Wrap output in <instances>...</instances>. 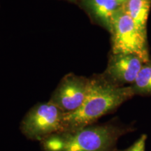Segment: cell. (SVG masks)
I'll return each instance as SVG.
<instances>
[{
    "instance_id": "1",
    "label": "cell",
    "mask_w": 151,
    "mask_h": 151,
    "mask_svg": "<svg viewBox=\"0 0 151 151\" xmlns=\"http://www.w3.org/2000/svg\"><path fill=\"white\" fill-rule=\"evenodd\" d=\"M133 128L117 123L90 124L54 134L41 141L43 151H119L117 143Z\"/></svg>"
},
{
    "instance_id": "2",
    "label": "cell",
    "mask_w": 151,
    "mask_h": 151,
    "mask_svg": "<svg viewBox=\"0 0 151 151\" xmlns=\"http://www.w3.org/2000/svg\"><path fill=\"white\" fill-rule=\"evenodd\" d=\"M134 95L131 86H116L103 78L92 79L82 106L74 112L65 114L63 132L93 124Z\"/></svg>"
},
{
    "instance_id": "3",
    "label": "cell",
    "mask_w": 151,
    "mask_h": 151,
    "mask_svg": "<svg viewBox=\"0 0 151 151\" xmlns=\"http://www.w3.org/2000/svg\"><path fill=\"white\" fill-rule=\"evenodd\" d=\"M112 54H134L150 60L146 32L140 29L121 6L113 17L110 30Z\"/></svg>"
},
{
    "instance_id": "4",
    "label": "cell",
    "mask_w": 151,
    "mask_h": 151,
    "mask_svg": "<svg viewBox=\"0 0 151 151\" xmlns=\"http://www.w3.org/2000/svg\"><path fill=\"white\" fill-rule=\"evenodd\" d=\"M65 113L54 104H39L29 110L22 119L20 130L32 141H42L54 134L63 132Z\"/></svg>"
},
{
    "instance_id": "5",
    "label": "cell",
    "mask_w": 151,
    "mask_h": 151,
    "mask_svg": "<svg viewBox=\"0 0 151 151\" xmlns=\"http://www.w3.org/2000/svg\"><path fill=\"white\" fill-rule=\"evenodd\" d=\"M90 80L69 75L64 78L52 94L50 101L65 113L80 108L88 95Z\"/></svg>"
},
{
    "instance_id": "6",
    "label": "cell",
    "mask_w": 151,
    "mask_h": 151,
    "mask_svg": "<svg viewBox=\"0 0 151 151\" xmlns=\"http://www.w3.org/2000/svg\"><path fill=\"white\" fill-rule=\"evenodd\" d=\"M145 62L134 54H112L107 67V80L116 86L133 84Z\"/></svg>"
},
{
    "instance_id": "7",
    "label": "cell",
    "mask_w": 151,
    "mask_h": 151,
    "mask_svg": "<svg viewBox=\"0 0 151 151\" xmlns=\"http://www.w3.org/2000/svg\"><path fill=\"white\" fill-rule=\"evenodd\" d=\"M87 4L92 14L109 31L115 13L121 6L116 0H87Z\"/></svg>"
},
{
    "instance_id": "8",
    "label": "cell",
    "mask_w": 151,
    "mask_h": 151,
    "mask_svg": "<svg viewBox=\"0 0 151 151\" xmlns=\"http://www.w3.org/2000/svg\"><path fill=\"white\" fill-rule=\"evenodd\" d=\"M150 6L151 0H127L122 6L138 27L146 32Z\"/></svg>"
},
{
    "instance_id": "9",
    "label": "cell",
    "mask_w": 151,
    "mask_h": 151,
    "mask_svg": "<svg viewBox=\"0 0 151 151\" xmlns=\"http://www.w3.org/2000/svg\"><path fill=\"white\" fill-rule=\"evenodd\" d=\"M131 88L135 95L151 96V60L145 62Z\"/></svg>"
},
{
    "instance_id": "10",
    "label": "cell",
    "mask_w": 151,
    "mask_h": 151,
    "mask_svg": "<svg viewBox=\"0 0 151 151\" xmlns=\"http://www.w3.org/2000/svg\"><path fill=\"white\" fill-rule=\"evenodd\" d=\"M147 135L143 134L129 148L119 151H146V142Z\"/></svg>"
},
{
    "instance_id": "11",
    "label": "cell",
    "mask_w": 151,
    "mask_h": 151,
    "mask_svg": "<svg viewBox=\"0 0 151 151\" xmlns=\"http://www.w3.org/2000/svg\"><path fill=\"white\" fill-rule=\"evenodd\" d=\"M116 1L119 3V4H120V6H122V4H124L125 3L127 0H116Z\"/></svg>"
}]
</instances>
